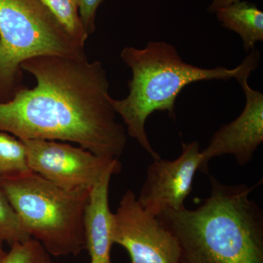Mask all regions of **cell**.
Returning a JSON list of instances; mask_svg holds the SVG:
<instances>
[{
  "instance_id": "1",
  "label": "cell",
  "mask_w": 263,
  "mask_h": 263,
  "mask_svg": "<svg viewBox=\"0 0 263 263\" xmlns=\"http://www.w3.org/2000/svg\"><path fill=\"white\" fill-rule=\"evenodd\" d=\"M22 70L35 78L36 86L0 103V131L22 141L73 142L100 157L119 159L127 133L118 122L101 62L45 55L27 60Z\"/></svg>"
},
{
  "instance_id": "2",
  "label": "cell",
  "mask_w": 263,
  "mask_h": 263,
  "mask_svg": "<svg viewBox=\"0 0 263 263\" xmlns=\"http://www.w3.org/2000/svg\"><path fill=\"white\" fill-rule=\"evenodd\" d=\"M211 194L195 209L156 216L176 237L181 263H263V212L249 198L259 184H224L209 176Z\"/></svg>"
},
{
  "instance_id": "3",
  "label": "cell",
  "mask_w": 263,
  "mask_h": 263,
  "mask_svg": "<svg viewBox=\"0 0 263 263\" xmlns=\"http://www.w3.org/2000/svg\"><path fill=\"white\" fill-rule=\"evenodd\" d=\"M121 58L132 71L129 95L122 100L112 99V104L127 126V134L156 160L160 157L147 136V119L156 111L167 112L175 119L176 99L189 84L202 81L238 80L250 76L258 67L260 53L256 49L249 52L235 68H202L183 61L173 45L150 41L143 48H123Z\"/></svg>"
},
{
  "instance_id": "4",
  "label": "cell",
  "mask_w": 263,
  "mask_h": 263,
  "mask_svg": "<svg viewBox=\"0 0 263 263\" xmlns=\"http://www.w3.org/2000/svg\"><path fill=\"white\" fill-rule=\"evenodd\" d=\"M27 234L50 255L77 256L86 249L85 212L90 193H72L35 173L0 181Z\"/></svg>"
},
{
  "instance_id": "5",
  "label": "cell",
  "mask_w": 263,
  "mask_h": 263,
  "mask_svg": "<svg viewBox=\"0 0 263 263\" xmlns=\"http://www.w3.org/2000/svg\"><path fill=\"white\" fill-rule=\"evenodd\" d=\"M84 47L40 0H0V103L27 87V60L45 55L86 59Z\"/></svg>"
},
{
  "instance_id": "6",
  "label": "cell",
  "mask_w": 263,
  "mask_h": 263,
  "mask_svg": "<svg viewBox=\"0 0 263 263\" xmlns=\"http://www.w3.org/2000/svg\"><path fill=\"white\" fill-rule=\"evenodd\" d=\"M32 172L72 193H90L110 170L121 172L119 159L100 157L81 147L48 140L22 141Z\"/></svg>"
},
{
  "instance_id": "7",
  "label": "cell",
  "mask_w": 263,
  "mask_h": 263,
  "mask_svg": "<svg viewBox=\"0 0 263 263\" xmlns=\"http://www.w3.org/2000/svg\"><path fill=\"white\" fill-rule=\"evenodd\" d=\"M111 237L114 245L126 249L131 263H181L176 237L140 205L130 190L113 213Z\"/></svg>"
},
{
  "instance_id": "8",
  "label": "cell",
  "mask_w": 263,
  "mask_h": 263,
  "mask_svg": "<svg viewBox=\"0 0 263 263\" xmlns=\"http://www.w3.org/2000/svg\"><path fill=\"white\" fill-rule=\"evenodd\" d=\"M200 144L182 143V152L174 160H154L147 169L146 178L137 200L147 212L157 216L167 209L185 207L192 193L197 171H202Z\"/></svg>"
},
{
  "instance_id": "9",
  "label": "cell",
  "mask_w": 263,
  "mask_h": 263,
  "mask_svg": "<svg viewBox=\"0 0 263 263\" xmlns=\"http://www.w3.org/2000/svg\"><path fill=\"white\" fill-rule=\"evenodd\" d=\"M249 77L237 80L246 96L243 111L233 122L223 124L214 133L207 147L200 151L202 172L207 174L211 160L223 155H233L239 165H247L262 143L263 94L250 87Z\"/></svg>"
},
{
  "instance_id": "10",
  "label": "cell",
  "mask_w": 263,
  "mask_h": 263,
  "mask_svg": "<svg viewBox=\"0 0 263 263\" xmlns=\"http://www.w3.org/2000/svg\"><path fill=\"white\" fill-rule=\"evenodd\" d=\"M118 174L119 171L110 170L90 191L85 212L86 249L90 263H111L113 213L109 205V184L112 176Z\"/></svg>"
},
{
  "instance_id": "11",
  "label": "cell",
  "mask_w": 263,
  "mask_h": 263,
  "mask_svg": "<svg viewBox=\"0 0 263 263\" xmlns=\"http://www.w3.org/2000/svg\"><path fill=\"white\" fill-rule=\"evenodd\" d=\"M218 20L226 28L238 33L247 53L263 41V13L257 5L239 1L216 12Z\"/></svg>"
},
{
  "instance_id": "12",
  "label": "cell",
  "mask_w": 263,
  "mask_h": 263,
  "mask_svg": "<svg viewBox=\"0 0 263 263\" xmlns=\"http://www.w3.org/2000/svg\"><path fill=\"white\" fill-rule=\"evenodd\" d=\"M22 140L0 131V181L31 172Z\"/></svg>"
},
{
  "instance_id": "13",
  "label": "cell",
  "mask_w": 263,
  "mask_h": 263,
  "mask_svg": "<svg viewBox=\"0 0 263 263\" xmlns=\"http://www.w3.org/2000/svg\"><path fill=\"white\" fill-rule=\"evenodd\" d=\"M69 34L85 46L89 37L79 15L78 0H40Z\"/></svg>"
},
{
  "instance_id": "14",
  "label": "cell",
  "mask_w": 263,
  "mask_h": 263,
  "mask_svg": "<svg viewBox=\"0 0 263 263\" xmlns=\"http://www.w3.org/2000/svg\"><path fill=\"white\" fill-rule=\"evenodd\" d=\"M30 238L24 229L14 209L0 190V247L7 243L10 247Z\"/></svg>"
},
{
  "instance_id": "15",
  "label": "cell",
  "mask_w": 263,
  "mask_h": 263,
  "mask_svg": "<svg viewBox=\"0 0 263 263\" xmlns=\"http://www.w3.org/2000/svg\"><path fill=\"white\" fill-rule=\"evenodd\" d=\"M0 263H52L51 255L38 240L30 238L10 247Z\"/></svg>"
},
{
  "instance_id": "16",
  "label": "cell",
  "mask_w": 263,
  "mask_h": 263,
  "mask_svg": "<svg viewBox=\"0 0 263 263\" xmlns=\"http://www.w3.org/2000/svg\"><path fill=\"white\" fill-rule=\"evenodd\" d=\"M103 0H78L79 15L85 30L89 34H92L96 29L95 19L99 6Z\"/></svg>"
},
{
  "instance_id": "17",
  "label": "cell",
  "mask_w": 263,
  "mask_h": 263,
  "mask_svg": "<svg viewBox=\"0 0 263 263\" xmlns=\"http://www.w3.org/2000/svg\"><path fill=\"white\" fill-rule=\"evenodd\" d=\"M240 0H213L212 4L208 8L209 13H215L221 8H226L233 3L239 2Z\"/></svg>"
},
{
  "instance_id": "18",
  "label": "cell",
  "mask_w": 263,
  "mask_h": 263,
  "mask_svg": "<svg viewBox=\"0 0 263 263\" xmlns=\"http://www.w3.org/2000/svg\"><path fill=\"white\" fill-rule=\"evenodd\" d=\"M7 252H6V251L3 249V247H0V262L5 258V256H6Z\"/></svg>"
}]
</instances>
